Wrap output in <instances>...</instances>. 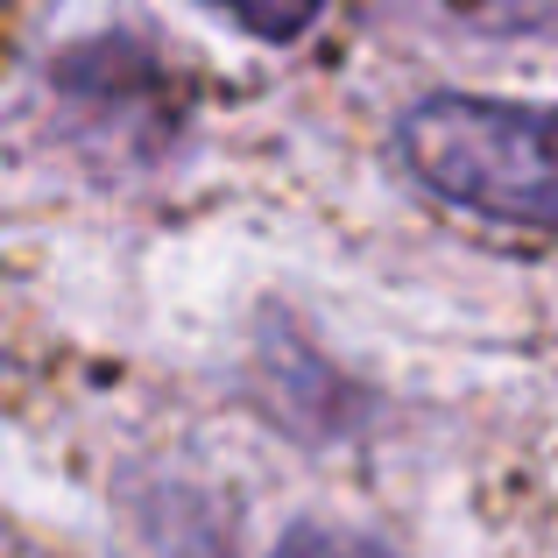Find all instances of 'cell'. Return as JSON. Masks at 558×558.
Segmentation results:
<instances>
[{
    "label": "cell",
    "instance_id": "obj_1",
    "mask_svg": "<svg viewBox=\"0 0 558 558\" xmlns=\"http://www.w3.org/2000/svg\"><path fill=\"white\" fill-rule=\"evenodd\" d=\"M410 178L495 227L558 233V99L432 93L396 121Z\"/></svg>",
    "mask_w": 558,
    "mask_h": 558
},
{
    "label": "cell",
    "instance_id": "obj_2",
    "mask_svg": "<svg viewBox=\"0 0 558 558\" xmlns=\"http://www.w3.org/2000/svg\"><path fill=\"white\" fill-rule=\"evenodd\" d=\"M205 8H219L255 43H298V36H312V22L326 14V0H205Z\"/></svg>",
    "mask_w": 558,
    "mask_h": 558
},
{
    "label": "cell",
    "instance_id": "obj_3",
    "mask_svg": "<svg viewBox=\"0 0 558 558\" xmlns=\"http://www.w3.org/2000/svg\"><path fill=\"white\" fill-rule=\"evenodd\" d=\"M269 558H396V551L361 531H340V523H290Z\"/></svg>",
    "mask_w": 558,
    "mask_h": 558
}]
</instances>
